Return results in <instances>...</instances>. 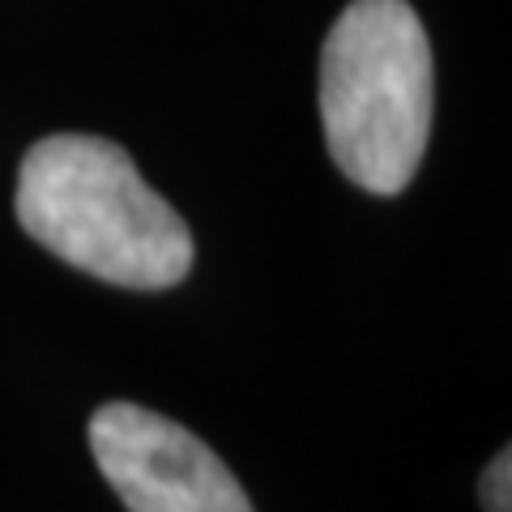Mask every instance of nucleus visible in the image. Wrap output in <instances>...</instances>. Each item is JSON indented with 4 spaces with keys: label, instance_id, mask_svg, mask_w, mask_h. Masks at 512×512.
<instances>
[{
    "label": "nucleus",
    "instance_id": "1",
    "mask_svg": "<svg viewBox=\"0 0 512 512\" xmlns=\"http://www.w3.org/2000/svg\"><path fill=\"white\" fill-rule=\"evenodd\" d=\"M18 222L47 252L128 291H167L192 269L188 222L141 180L116 141L60 133L18 171Z\"/></svg>",
    "mask_w": 512,
    "mask_h": 512
},
{
    "label": "nucleus",
    "instance_id": "3",
    "mask_svg": "<svg viewBox=\"0 0 512 512\" xmlns=\"http://www.w3.org/2000/svg\"><path fill=\"white\" fill-rule=\"evenodd\" d=\"M90 448L128 512H256L210 444L146 406H99Z\"/></svg>",
    "mask_w": 512,
    "mask_h": 512
},
{
    "label": "nucleus",
    "instance_id": "4",
    "mask_svg": "<svg viewBox=\"0 0 512 512\" xmlns=\"http://www.w3.org/2000/svg\"><path fill=\"white\" fill-rule=\"evenodd\" d=\"M508 470H512V457H508V448H504V453L483 470V508H487V512H512Z\"/></svg>",
    "mask_w": 512,
    "mask_h": 512
},
{
    "label": "nucleus",
    "instance_id": "2",
    "mask_svg": "<svg viewBox=\"0 0 512 512\" xmlns=\"http://www.w3.org/2000/svg\"><path fill=\"white\" fill-rule=\"evenodd\" d=\"M320 124L333 163L376 197L402 192L431 133V43L406 0H350L320 47Z\"/></svg>",
    "mask_w": 512,
    "mask_h": 512
}]
</instances>
